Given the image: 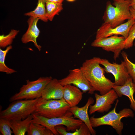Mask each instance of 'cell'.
Listing matches in <instances>:
<instances>
[{"mask_svg": "<svg viewBox=\"0 0 135 135\" xmlns=\"http://www.w3.org/2000/svg\"><path fill=\"white\" fill-rule=\"evenodd\" d=\"M112 89L116 92L119 97L123 96L128 97L130 102L131 108L135 111V100L134 95L135 92V83L130 77L122 86L114 85Z\"/></svg>", "mask_w": 135, "mask_h": 135, "instance_id": "16", "label": "cell"}, {"mask_svg": "<svg viewBox=\"0 0 135 135\" xmlns=\"http://www.w3.org/2000/svg\"><path fill=\"white\" fill-rule=\"evenodd\" d=\"M40 98L14 101L0 113V118L9 120H24L34 113Z\"/></svg>", "mask_w": 135, "mask_h": 135, "instance_id": "3", "label": "cell"}, {"mask_svg": "<svg viewBox=\"0 0 135 135\" xmlns=\"http://www.w3.org/2000/svg\"><path fill=\"white\" fill-rule=\"evenodd\" d=\"M135 23V19L133 18L114 28H112L108 24L104 23L97 30L96 39L120 35L126 39L131 28Z\"/></svg>", "mask_w": 135, "mask_h": 135, "instance_id": "11", "label": "cell"}, {"mask_svg": "<svg viewBox=\"0 0 135 135\" xmlns=\"http://www.w3.org/2000/svg\"><path fill=\"white\" fill-rule=\"evenodd\" d=\"M24 15L38 18L45 22L48 20L47 17L46 8V1L45 0H38L37 6L34 10L26 13Z\"/></svg>", "mask_w": 135, "mask_h": 135, "instance_id": "19", "label": "cell"}, {"mask_svg": "<svg viewBox=\"0 0 135 135\" xmlns=\"http://www.w3.org/2000/svg\"><path fill=\"white\" fill-rule=\"evenodd\" d=\"M12 48L10 45L8 46L4 50L0 48V72H5L7 74H12L16 72L14 69L8 68L5 64V60L6 55L8 52Z\"/></svg>", "mask_w": 135, "mask_h": 135, "instance_id": "23", "label": "cell"}, {"mask_svg": "<svg viewBox=\"0 0 135 135\" xmlns=\"http://www.w3.org/2000/svg\"><path fill=\"white\" fill-rule=\"evenodd\" d=\"M59 80L63 86L72 84L81 90L83 93L88 92L89 94H92L96 91L80 68L70 70L66 77Z\"/></svg>", "mask_w": 135, "mask_h": 135, "instance_id": "8", "label": "cell"}, {"mask_svg": "<svg viewBox=\"0 0 135 135\" xmlns=\"http://www.w3.org/2000/svg\"><path fill=\"white\" fill-rule=\"evenodd\" d=\"M55 129L59 134L61 135H90L91 134L87 126L84 122L79 128L72 132H67L63 125L55 127Z\"/></svg>", "mask_w": 135, "mask_h": 135, "instance_id": "20", "label": "cell"}, {"mask_svg": "<svg viewBox=\"0 0 135 135\" xmlns=\"http://www.w3.org/2000/svg\"><path fill=\"white\" fill-rule=\"evenodd\" d=\"M130 10L133 18L135 19V11L130 7Z\"/></svg>", "mask_w": 135, "mask_h": 135, "instance_id": "30", "label": "cell"}, {"mask_svg": "<svg viewBox=\"0 0 135 135\" xmlns=\"http://www.w3.org/2000/svg\"><path fill=\"white\" fill-rule=\"evenodd\" d=\"M68 2H74L76 0H66Z\"/></svg>", "mask_w": 135, "mask_h": 135, "instance_id": "31", "label": "cell"}, {"mask_svg": "<svg viewBox=\"0 0 135 135\" xmlns=\"http://www.w3.org/2000/svg\"><path fill=\"white\" fill-rule=\"evenodd\" d=\"M112 0V5L110 1L106 3L103 18L104 23L114 28L133 18L130 10V0Z\"/></svg>", "mask_w": 135, "mask_h": 135, "instance_id": "2", "label": "cell"}, {"mask_svg": "<svg viewBox=\"0 0 135 135\" xmlns=\"http://www.w3.org/2000/svg\"><path fill=\"white\" fill-rule=\"evenodd\" d=\"M46 8L47 17L50 21H52L63 9L62 4L46 2Z\"/></svg>", "mask_w": 135, "mask_h": 135, "instance_id": "22", "label": "cell"}, {"mask_svg": "<svg viewBox=\"0 0 135 135\" xmlns=\"http://www.w3.org/2000/svg\"><path fill=\"white\" fill-rule=\"evenodd\" d=\"M69 105L62 98L46 100L40 98L34 113L47 118L64 116L70 112Z\"/></svg>", "mask_w": 135, "mask_h": 135, "instance_id": "6", "label": "cell"}, {"mask_svg": "<svg viewBox=\"0 0 135 135\" xmlns=\"http://www.w3.org/2000/svg\"><path fill=\"white\" fill-rule=\"evenodd\" d=\"M38 18L30 17L27 21L28 24V28L21 38L22 43L26 44L30 42H33L35 46L40 51L42 47L38 44L37 39L39 36L40 32L37 26Z\"/></svg>", "mask_w": 135, "mask_h": 135, "instance_id": "13", "label": "cell"}, {"mask_svg": "<svg viewBox=\"0 0 135 135\" xmlns=\"http://www.w3.org/2000/svg\"><path fill=\"white\" fill-rule=\"evenodd\" d=\"M72 115L70 112L64 116L49 118L34 113L32 114V122L41 124L51 130L54 135H58L59 134L55 128L57 126H64L66 127L67 131L74 132L83 124V122L80 120L76 119L72 117Z\"/></svg>", "mask_w": 135, "mask_h": 135, "instance_id": "5", "label": "cell"}, {"mask_svg": "<svg viewBox=\"0 0 135 135\" xmlns=\"http://www.w3.org/2000/svg\"><path fill=\"white\" fill-rule=\"evenodd\" d=\"M28 135H54L52 132L44 126L32 122L27 132Z\"/></svg>", "mask_w": 135, "mask_h": 135, "instance_id": "21", "label": "cell"}, {"mask_svg": "<svg viewBox=\"0 0 135 135\" xmlns=\"http://www.w3.org/2000/svg\"><path fill=\"white\" fill-rule=\"evenodd\" d=\"M118 102L117 100L114 108L105 115L99 118H94V116L91 117L90 119L92 127L110 126L115 130L118 134L121 135L124 126L122 119L124 118H133L134 114L132 110L129 108H125L117 113L116 109Z\"/></svg>", "mask_w": 135, "mask_h": 135, "instance_id": "4", "label": "cell"}, {"mask_svg": "<svg viewBox=\"0 0 135 135\" xmlns=\"http://www.w3.org/2000/svg\"><path fill=\"white\" fill-rule=\"evenodd\" d=\"M134 46L135 47V42H134Z\"/></svg>", "mask_w": 135, "mask_h": 135, "instance_id": "32", "label": "cell"}, {"mask_svg": "<svg viewBox=\"0 0 135 135\" xmlns=\"http://www.w3.org/2000/svg\"><path fill=\"white\" fill-rule=\"evenodd\" d=\"M46 2L62 4L64 0H45Z\"/></svg>", "mask_w": 135, "mask_h": 135, "instance_id": "28", "label": "cell"}, {"mask_svg": "<svg viewBox=\"0 0 135 135\" xmlns=\"http://www.w3.org/2000/svg\"><path fill=\"white\" fill-rule=\"evenodd\" d=\"M135 39V23L131 28L128 36L125 40L124 49H127L132 47L134 45V41Z\"/></svg>", "mask_w": 135, "mask_h": 135, "instance_id": "27", "label": "cell"}, {"mask_svg": "<svg viewBox=\"0 0 135 135\" xmlns=\"http://www.w3.org/2000/svg\"><path fill=\"white\" fill-rule=\"evenodd\" d=\"M94 96L96 102L94 105H91L89 107V113L90 115L96 112L103 113L108 112L111 108L112 104L119 97L113 89L104 95H100L95 93Z\"/></svg>", "mask_w": 135, "mask_h": 135, "instance_id": "12", "label": "cell"}, {"mask_svg": "<svg viewBox=\"0 0 135 135\" xmlns=\"http://www.w3.org/2000/svg\"><path fill=\"white\" fill-rule=\"evenodd\" d=\"M100 59L94 57L87 60L80 68L95 91L103 95L112 89L114 84L105 76L104 69L100 66Z\"/></svg>", "mask_w": 135, "mask_h": 135, "instance_id": "1", "label": "cell"}, {"mask_svg": "<svg viewBox=\"0 0 135 135\" xmlns=\"http://www.w3.org/2000/svg\"><path fill=\"white\" fill-rule=\"evenodd\" d=\"M83 93L76 86L66 85L64 86L63 98L70 107L77 106L82 99Z\"/></svg>", "mask_w": 135, "mask_h": 135, "instance_id": "17", "label": "cell"}, {"mask_svg": "<svg viewBox=\"0 0 135 135\" xmlns=\"http://www.w3.org/2000/svg\"><path fill=\"white\" fill-rule=\"evenodd\" d=\"M130 6L135 11V0H130Z\"/></svg>", "mask_w": 135, "mask_h": 135, "instance_id": "29", "label": "cell"}, {"mask_svg": "<svg viewBox=\"0 0 135 135\" xmlns=\"http://www.w3.org/2000/svg\"><path fill=\"white\" fill-rule=\"evenodd\" d=\"M100 63L104 66L106 72L111 73L114 76V85L123 86L130 77L124 60L119 64L111 63L106 59L100 58Z\"/></svg>", "mask_w": 135, "mask_h": 135, "instance_id": "10", "label": "cell"}, {"mask_svg": "<svg viewBox=\"0 0 135 135\" xmlns=\"http://www.w3.org/2000/svg\"><path fill=\"white\" fill-rule=\"evenodd\" d=\"M94 102V100L93 98L90 97L84 106L80 108L76 106L70 107L69 110V111L74 116V118L80 120L87 126L92 135H96V132L91 126L88 110L90 106L93 104Z\"/></svg>", "mask_w": 135, "mask_h": 135, "instance_id": "14", "label": "cell"}, {"mask_svg": "<svg viewBox=\"0 0 135 135\" xmlns=\"http://www.w3.org/2000/svg\"><path fill=\"white\" fill-rule=\"evenodd\" d=\"M125 40L122 36L114 35L106 38L96 39L92 43L91 46L100 48L107 52H113L114 58L116 60L119 57L122 51L124 49Z\"/></svg>", "mask_w": 135, "mask_h": 135, "instance_id": "9", "label": "cell"}, {"mask_svg": "<svg viewBox=\"0 0 135 135\" xmlns=\"http://www.w3.org/2000/svg\"><path fill=\"white\" fill-rule=\"evenodd\" d=\"M52 79L51 77H40L37 80L26 81L19 92L10 98V102L20 100H34L42 97L43 92L47 85Z\"/></svg>", "mask_w": 135, "mask_h": 135, "instance_id": "7", "label": "cell"}, {"mask_svg": "<svg viewBox=\"0 0 135 135\" xmlns=\"http://www.w3.org/2000/svg\"><path fill=\"white\" fill-rule=\"evenodd\" d=\"M10 124V120L0 118V132L2 135H11L13 133Z\"/></svg>", "mask_w": 135, "mask_h": 135, "instance_id": "26", "label": "cell"}, {"mask_svg": "<svg viewBox=\"0 0 135 135\" xmlns=\"http://www.w3.org/2000/svg\"><path fill=\"white\" fill-rule=\"evenodd\" d=\"M64 86L56 78L52 79L44 89L42 98L46 100L63 98Z\"/></svg>", "mask_w": 135, "mask_h": 135, "instance_id": "15", "label": "cell"}, {"mask_svg": "<svg viewBox=\"0 0 135 135\" xmlns=\"http://www.w3.org/2000/svg\"><path fill=\"white\" fill-rule=\"evenodd\" d=\"M121 54L125 62L129 74L133 81L135 83V64L129 60L128 56L126 52L122 51Z\"/></svg>", "mask_w": 135, "mask_h": 135, "instance_id": "25", "label": "cell"}, {"mask_svg": "<svg viewBox=\"0 0 135 135\" xmlns=\"http://www.w3.org/2000/svg\"><path fill=\"white\" fill-rule=\"evenodd\" d=\"M19 32V30L12 29L7 35H0V48H4L10 45Z\"/></svg>", "mask_w": 135, "mask_h": 135, "instance_id": "24", "label": "cell"}, {"mask_svg": "<svg viewBox=\"0 0 135 135\" xmlns=\"http://www.w3.org/2000/svg\"><path fill=\"white\" fill-rule=\"evenodd\" d=\"M32 115L25 119L20 120H10L11 128L15 135H25L32 122Z\"/></svg>", "mask_w": 135, "mask_h": 135, "instance_id": "18", "label": "cell"}]
</instances>
